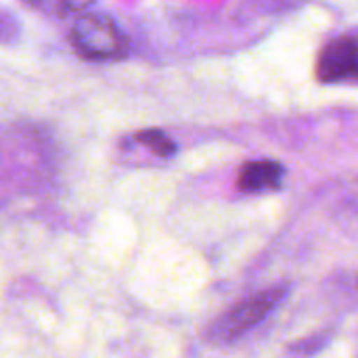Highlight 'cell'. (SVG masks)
I'll use <instances>...</instances> for the list:
<instances>
[{
    "label": "cell",
    "mask_w": 358,
    "mask_h": 358,
    "mask_svg": "<svg viewBox=\"0 0 358 358\" xmlns=\"http://www.w3.org/2000/svg\"><path fill=\"white\" fill-rule=\"evenodd\" d=\"M69 40L76 52L90 61H117L130 50V42L122 27L103 13L82 15L73 23Z\"/></svg>",
    "instance_id": "cell-1"
},
{
    "label": "cell",
    "mask_w": 358,
    "mask_h": 358,
    "mask_svg": "<svg viewBox=\"0 0 358 358\" xmlns=\"http://www.w3.org/2000/svg\"><path fill=\"white\" fill-rule=\"evenodd\" d=\"M287 285H275L239 302L214 323V327L210 329V338L218 344H231L248 336L277 310V306L287 298Z\"/></svg>",
    "instance_id": "cell-2"
},
{
    "label": "cell",
    "mask_w": 358,
    "mask_h": 358,
    "mask_svg": "<svg viewBox=\"0 0 358 358\" xmlns=\"http://www.w3.org/2000/svg\"><path fill=\"white\" fill-rule=\"evenodd\" d=\"M358 73V44L355 34L334 38L323 46L317 59V78L323 84H342Z\"/></svg>",
    "instance_id": "cell-3"
},
{
    "label": "cell",
    "mask_w": 358,
    "mask_h": 358,
    "mask_svg": "<svg viewBox=\"0 0 358 358\" xmlns=\"http://www.w3.org/2000/svg\"><path fill=\"white\" fill-rule=\"evenodd\" d=\"M285 168L275 159H256L243 164L237 176V189L241 193H266L281 189Z\"/></svg>",
    "instance_id": "cell-4"
},
{
    "label": "cell",
    "mask_w": 358,
    "mask_h": 358,
    "mask_svg": "<svg viewBox=\"0 0 358 358\" xmlns=\"http://www.w3.org/2000/svg\"><path fill=\"white\" fill-rule=\"evenodd\" d=\"M306 0H243V4H239L241 13L252 19V17H262V15H277L283 13L287 8H296L300 4H304Z\"/></svg>",
    "instance_id": "cell-5"
},
{
    "label": "cell",
    "mask_w": 358,
    "mask_h": 358,
    "mask_svg": "<svg viewBox=\"0 0 358 358\" xmlns=\"http://www.w3.org/2000/svg\"><path fill=\"white\" fill-rule=\"evenodd\" d=\"M134 141L147 149H151L153 153H157L159 157H172L176 153V143L162 130H143L134 134Z\"/></svg>",
    "instance_id": "cell-6"
},
{
    "label": "cell",
    "mask_w": 358,
    "mask_h": 358,
    "mask_svg": "<svg viewBox=\"0 0 358 358\" xmlns=\"http://www.w3.org/2000/svg\"><path fill=\"white\" fill-rule=\"evenodd\" d=\"M31 6L48 13V15H57V17H67L71 13H78L82 8H86L88 4H92L94 0H25Z\"/></svg>",
    "instance_id": "cell-7"
},
{
    "label": "cell",
    "mask_w": 358,
    "mask_h": 358,
    "mask_svg": "<svg viewBox=\"0 0 358 358\" xmlns=\"http://www.w3.org/2000/svg\"><path fill=\"white\" fill-rule=\"evenodd\" d=\"M0 36H4V23H2V19H0Z\"/></svg>",
    "instance_id": "cell-8"
}]
</instances>
